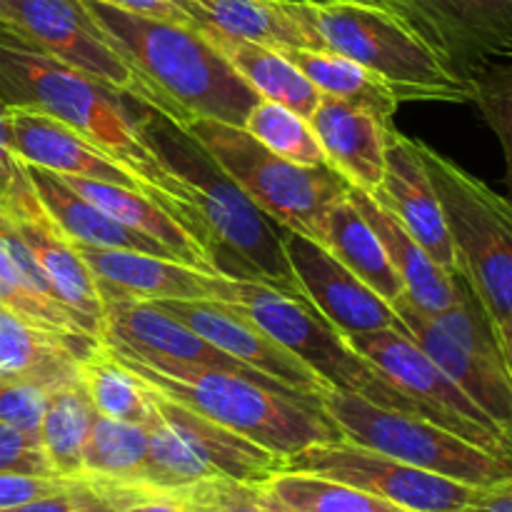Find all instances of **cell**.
Wrapping results in <instances>:
<instances>
[{"instance_id": "5bb4252c", "label": "cell", "mask_w": 512, "mask_h": 512, "mask_svg": "<svg viewBox=\"0 0 512 512\" xmlns=\"http://www.w3.org/2000/svg\"><path fill=\"white\" fill-rule=\"evenodd\" d=\"M105 323H103V345H108L115 353H123L128 358L143 360V363H178V365H195V368L225 370V373L243 375V378L255 380L275 393L298 395L293 390L283 388L275 380L255 373L253 368L235 360L233 355L223 353L213 343L190 330L173 315L160 310L158 305L143 303V300L130 298H105ZM308 400V398H303ZM313 403V400H308ZM320 405V403H315Z\"/></svg>"}, {"instance_id": "f1b7e54d", "label": "cell", "mask_w": 512, "mask_h": 512, "mask_svg": "<svg viewBox=\"0 0 512 512\" xmlns=\"http://www.w3.org/2000/svg\"><path fill=\"white\" fill-rule=\"evenodd\" d=\"M198 30L263 100L285 105L303 118H310L313 110L318 108V88L280 50L265 48L253 40L215 33V30Z\"/></svg>"}, {"instance_id": "816d5d0a", "label": "cell", "mask_w": 512, "mask_h": 512, "mask_svg": "<svg viewBox=\"0 0 512 512\" xmlns=\"http://www.w3.org/2000/svg\"><path fill=\"white\" fill-rule=\"evenodd\" d=\"M295 3H303V0H295Z\"/></svg>"}, {"instance_id": "60d3db41", "label": "cell", "mask_w": 512, "mask_h": 512, "mask_svg": "<svg viewBox=\"0 0 512 512\" xmlns=\"http://www.w3.org/2000/svg\"><path fill=\"white\" fill-rule=\"evenodd\" d=\"M50 390L23 380L0 378V423H8L23 433L38 435L48 408Z\"/></svg>"}, {"instance_id": "277c9868", "label": "cell", "mask_w": 512, "mask_h": 512, "mask_svg": "<svg viewBox=\"0 0 512 512\" xmlns=\"http://www.w3.org/2000/svg\"><path fill=\"white\" fill-rule=\"evenodd\" d=\"M113 355L165 398L253 440L283 460L310 445L343 438L320 405L298 395L275 393L243 375L163 360L143 363L115 350Z\"/></svg>"}, {"instance_id": "30bf717a", "label": "cell", "mask_w": 512, "mask_h": 512, "mask_svg": "<svg viewBox=\"0 0 512 512\" xmlns=\"http://www.w3.org/2000/svg\"><path fill=\"white\" fill-rule=\"evenodd\" d=\"M345 340L400 393L413 398L423 408L425 418L512 465V443L503 430L423 353L410 335L400 330H373L345 335Z\"/></svg>"}, {"instance_id": "d590c367", "label": "cell", "mask_w": 512, "mask_h": 512, "mask_svg": "<svg viewBox=\"0 0 512 512\" xmlns=\"http://www.w3.org/2000/svg\"><path fill=\"white\" fill-rule=\"evenodd\" d=\"M145 428H148V455H145L143 480H140L143 488L155 490V493H180L203 480L218 478L208 465L200 463L188 443L160 418L158 410Z\"/></svg>"}, {"instance_id": "4fadbf2b", "label": "cell", "mask_w": 512, "mask_h": 512, "mask_svg": "<svg viewBox=\"0 0 512 512\" xmlns=\"http://www.w3.org/2000/svg\"><path fill=\"white\" fill-rule=\"evenodd\" d=\"M388 5L463 80L480 65L512 53V0H388Z\"/></svg>"}, {"instance_id": "7dc6e473", "label": "cell", "mask_w": 512, "mask_h": 512, "mask_svg": "<svg viewBox=\"0 0 512 512\" xmlns=\"http://www.w3.org/2000/svg\"><path fill=\"white\" fill-rule=\"evenodd\" d=\"M123 512H193V508L180 493H153Z\"/></svg>"}, {"instance_id": "d4e9b609", "label": "cell", "mask_w": 512, "mask_h": 512, "mask_svg": "<svg viewBox=\"0 0 512 512\" xmlns=\"http://www.w3.org/2000/svg\"><path fill=\"white\" fill-rule=\"evenodd\" d=\"M155 410L188 443V448L198 455L200 463L208 465L218 478L263 485L283 470L285 460L280 455L270 453V450L255 445L253 440L213 423L210 418L175 403V400L165 398L158 390H155Z\"/></svg>"}, {"instance_id": "7bdbcfd3", "label": "cell", "mask_w": 512, "mask_h": 512, "mask_svg": "<svg viewBox=\"0 0 512 512\" xmlns=\"http://www.w3.org/2000/svg\"><path fill=\"white\" fill-rule=\"evenodd\" d=\"M80 478H60V475H23L0 473V510L28 505L33 500L58 495L73 488Z\"/></svg>"}, {"instance_id": "b9f144b4", "label": "cell", "mask_w": 512, "mask_h": 512, "mask_svg": "<svg viewBox=\"0 0 512 512\" xmlns=\"http://www.w3.org/2000/svg\"><path fill=\"white\" fill-rule=\"evenodd\" d=\"M0 473L55 475V470L45 458L38 435L0 423Z\"/></svg>"}, {"instance_id": "603a6c76", "label": "cell", "mask_w": 512, "mask_h": 512, "mask_svg": "<svg viewBox=\"0 0 512 512\" xmlns=\"http://www.w3.org/2000/svg\"><path fill=\"white\" fill-rule=\"evenodd\" d=\"M308 120L323 145L325 165L350 188L373 195L383 183L385 140L393 125L330 95H320L318 108Z\"/></svg>"}, {"instance_id": "7a4b0ae2", "label": "cell", "mask_w": 512, "mask_h": 512, "mask_svg": "<svg viewBox=\"0 0 512 512\" xmlns=\"http://www.w3.org/2000/svg\"><path fill=\"white\" fill-rule=\"evenodd\" d=\"M85 5L143 85L140 103L180 128L195 120L243 128L260 95L195 25L133 13L105 0Z\"/></svg>"}, {"instance_id": "cb8c5ba5", "label": "cell", "mask_w": 512, "mask_h": 512, "mask_svg": "<svg viewBox=\"0 0 512 512\" xmlns=\"http://www.w3.org/2000/svg\"><path fill=\"white\" fill-rule=\"evenodd\" d=\"M195 28L253 40L275 50H325L295 0H173Z\"/></svg>"}, {"instance_id": "6da1fadb", "label": "cell", "mask_w": 512, "mask_h": 512, "mask_svg": "<svg viewBox=\"0 0 512 512\" xmlns=\"http://www.w3.org/2000/svg\"><path fill=\"white\" fill-rule=\"evenodd\" d=\"M0 100L8 108L38 110L70 125L128 168L143 183L145 195L163 205L195 238L183 188L148 148L123 95L33 48L5 25H0Z\"/></svg>"}, {"instance_id": "ac0fdd59", "label": "cell", "mask_w": 512, "mask_h": 512, "mask_svg": "<svg viewBox=\"0 0 512 512\" xmlns=\"http://www.w3.org/2000/svg\"><path fill=\"white\" fill-rule=\"evenodd\" d=\"M0 213L15 225L20 238L33 250L35 260L43 268V273L48 275L58 298L68 308H73L75 313L83 315L85 320H90L98 328L100 338H103L105 303L103 295H100L98 280H95L93 270L88 268L83 255L78 253L73 240L60 233L48 210L43 208L33 185H30L25 165L18 183L10 188L5 198H0Z\"/></svg>"}, {"instance_id": "d6a6232c", "label": "cell", "mask_w": 512, "mask_h": 512, "mask_svg": "<svg viewBox=\"0 0 512 512\" xmlns=\"http://www.w3.org/2000/svg\"><path fill=\"white\" fill-rule=\"evenodd\" d=\"M98 410L83 383L50 390L40 425V445L60 478H83V450Z\"/></svg>"}, {"instance_id": "484cf974", "label": "cell", "mask_w": 512, "mask_h": 512, "mask_svg": "<svg viewBox=\"0 0 512 512\" xmlns=\"http://www.w3.org/2000/svg\"><path fill=\"white\" fill-rule=\"evenodd\" d=\"M348 198L353 200L355 208L363 213V218L368 220V225L380 238L390 263L395 265L398 275L403 278L408 298L428 315H440L453 308L460 300V273H445L425 253L423 245L388 210L380 208L368 193L358 188H348Z\"/></svg>"}, {"instance_id": "e575fe53", "label": "cell", "mask_w": 512, "mask_h": 512, "mask_svg": "<svg viewBox=\"0 0 512 512\" xmlns=\"http://www.w3.org/2000/svg\"><path fill=\"white\" fill-rule=\"evenodd\" d=\"M263 485L298 512H408L353 485L313 473L280 470Z\"/></svg>"}, {"instance_id": "8fae6325", "label": "cell", "mask_w": 512, "mask_h": 512, "mask_svg": "<svg viewBox=\"0 0 512 512\" xmlns=\"http://www.w3.org/2000/svg\"><path fill=\"white\" fill-rule=\"evenodd\" d=\"M283 470L323 475L353 485L408 512H458L468 508L485 490L413 468L343 438L310 445L300 453L288 455Z\"/></svg>"}, {"instance_id": "f6af8a7d", "label": "cell", "mask_w": 512, "mask_h": 512, "mask_svg": "<svg viewBox=\"0 0 512 512\" xmlns=\"http://www.w3.org/2000/svg\"><path fill=\"white\" fill-rule=\"evenodd\" d=\"M105 3H113L118 8L133 10V13H143V15H153V18H163V20H175V23H190L188 15L173 3V0H105Z\"/></svg>"}, {"instance_id": "f546056e", "label": "cell", "mask_w": 512, "mask_h": 512, "mask_svg": "<svg viewBox=\"0 0 512 512\" xmlns=\"http://www.w3.org/2000/svg\"><path fill=\"white\" fill-rule=\"evenodd\" d=\"M325 250L335 255L353 275L390 305L405 295V283L390 263L383 243L363 218L353 200L343 195L335 200L325 218Z\"/></svg>"}, {"instance_id": "52a82bcc", "label": "cell", "mask_w": 512, "mask_h": 512, "mask_svg": "<svg viewBox=\"0 0 512 512\" xmlns=\"http://www.w3.org/2000/svg\"><path fill=\"white\" fill-rule=\"evenodd\" d=\"M185 130L273 223L325 248L330 205L348 195L350 188L335 170L328 165L305 168L290 163L240 125L195 120Z\"/></svg>"}, {"instance_id": "9a60e30c", "label": "cell", "mask_w": 512, "mask_h": 512, "mask_svg": "<svg viewBox=\"0 0 512 512\" xmlns=\"http://www.w3.org/2000/svg\"><path fill=\"white\" fill-rule=\"evenodd\" d=\"M153 305L203 335L215 348L253 368L255 373L275 380L283 388L300 393L313 403H320V395L330 390L323 378H318L303 360L295 358L278 340L270 338L238 305L210 303V300H160Z\"/></svg>"}, {"instance_id": "bcb514c9", "label": "cell", "mask_w": 512, "mask_h": 512, "mask_svg": "<svg viewBox=\"0 0 512 512\" xmlns=\"http://www.w3.org/2000/svg\"><path fill=\"white\" fill-rule=\"evenodd\" d=\"M458 512H512V478L485 488L468 508Z\"/></svg>"}, {"instance_id": "ba28073f", "label": "cell", "mask_w": 512, "mask_h": 512, "mask_svg": "<svg viewBox=\"0 0 512 512\" xmlns=\"http://www.w3.org/2000/svg\"><path fill=\"white\" fill-rule=\"evenodd\" d=\"M320 408L343 440L413 468L475 488H493L512 478L510 463L420 415L383 408L363 395L335 388L320 395Z\"/></svg>"}, {"instance_id": "ffe728a7", "label": "cell", "mask_w": 512, "mask_h": 512, "mask_svg": "<svg viewBox=\"0 0 512 512\" xmlns=\"http://www.w3.org/2000/svg\"><path fill=\"white\" fill-rule=\"evenodd\" d=\"M393 310L403 325L400 333L410 335L512 443V378L505 360L473 353L460 345L433 315L420 310L408 293L395 300Z\"/></svg>"}, {"instance_id": "1f68e13d", "label": "cell", "mask_w": 512, "mask_h": 512, "mask_svg": "<svg viewBox=\"0 0 512 512\" xmlns=\"http://www.w3.org/2000/svg\"><path fill=\"white\" fill-rule=\"evenodd\" d=\"M80 383L103 418L135 425H150L155 418L153 385L125 368L108 345L100 343L88 358L80 360Z\"/></svg>"}, {"instance_id": "d6986e66", "label": "cell", "mask_w": 512, "mask_h": 512, "mask_svg": "<svg viewBox=\"0 0 512 512\" xmlns=\"http://www.w3.org/2000/svg\"><path fill=\"white\" fill-rule=\"evenodd\" d=\"M370 198L388 210L445 273H460L458 253L445 223L443 205L420 158L418 143L400 133L395 125L388 130L385 140L383 183Z\"/></svg>"}, {"instance_id": "8992f818", "label": "cell", "mask_w": 512, "mask_h": 512, "mask_svg": "<svg viewBox=\"0 0 512 512\" xmlns=\"http://www.w3.org/2000/svg\"><path fill=\"white\" fill-rule=\"evenodd\" d=\"M298 10L318 30L325 50L378 75L400 103H470L473 98L468 80L455 75L393 10L358 3H298Z\"/></svg>"}, {"instance_id": "9c48e42d", "label": "cell", "mask_w": 512, "mask_h": 512, "mask_svg": "<svg viewBox=\"0 0 512 512\" xmlns=\"http://www.w3.org/2000/svg\"><path fill=\"white\" fill-rule=\"evenodd\" d=\"M235 305L270 338L303 360L330 388L363 395L383 408L425 418L423 408L385 380L363 355L355 353L345 335L303 295H290L260 280H240Z\"/></svg>"}, {"instance_id": "7402d4cb", "label": "cell", "mask_w": 512, "mask_h": 512, "mask_svg": "<svg viewBox=\"0 0 512 512\" xmlns=\"http://www.w3.org/2000/svg\"><path fill=\"white\" fill-rule=\"evenodd\" d=\"M103 340L70 335L23 318L0 303V378L23 380L45 390L80 380V360Z\"/></svg>"}, {"instance_id": "2e32d148", "label": "cell", "mask_w": 512, "mask_h": 512, "mask_svg": "<svg viewBox=\"0 0 512 512\" xmlns=\"http://www.w3.org/2000/svg\"><path fill=\"white\" fill-rule=\"evenodd\" d=\"M78 253L93 270L100 295L105 298H130L143 303L160 300H210V303L235 305L238 278L185 265L173 258L138 253V250H105L78 245Z\"/></svg>"}, {"instance_id": "ee69618b", "label": "cell", "mask_w": 512, "mask_h": 512, "mask_svg": "<svg viewBox=\"0 0 512 512\" xmlns=\"http://www.w3.org/2000/svg\"><path fill=\"white\" fill-rule=\"evenodd\" d=\"M8 135V105L0 100V198H5L23 175V163L10 153Z\"/></svg>"}, {"instance_id": "4dcf8cb0", "label": "cell", "mask_w": 512, "mask_h": 512, "mask_svg": "<svg viewBox=\"0 0 512 512\" xmlns=\"http://www.w3.org/2000/svg\"><path fill=\"white\" fill-rule=\"evenodd\" d=\"M280 53L318 88L320 95L343 100V103L355 105V108L368 110L375 118L383 120L385 125H395L393 115L398 110L400 100L395 98L393 90L378 75L365 70L360 63L333 53V50L290 48L280 50Z\"/></svg>"}, {"instance_id": "e0dca14e", "label": "cell", "mask_w": 512, "mask_h": 512, "mask_svg": "<svg viewBox=\"0 0 512 512\" xmlns=\"http://www.w3.org/2000/svg\"><path fill=\"white\" fill-rule=\"evenodd\" d=\"M280 240L300 295L340 333L403 330L393 305L350 273L330 250L290 230H283Z\"/></svg>"}, {"instance_id": "681fc988", "label": "cell", "mask_w": 512, "mask_h": 512, "mask_svg": "<svg viewBox=\"0 0 512 512\" xmlns=\"http://www.w3.org/2000/svg\"><path fill=\"white\" fill-rule=\"evenodd\" d=\"M303 3H315V5H325V3H358V5H375V8L390 10L388 0H303Z\"/></svg>"}, {"instance_id": "74e56055", "label": "cell", "mask_w": 512, "mask_h": 512, "mask_svg": "<svg viewBox=\"0 0 512 512\" xmlns=\"http://www.w3.org/2000/svg\"><path fill=\"white\" fill-rule=\"evenodd\" d=\"M473 98L488 128L498 138L505 160V183L512 200V53L480 65L468 78Z\"/></svg>"}, {"instance_id": "44dd1931", "label": "cell", "mask_w": 512, "mask_h": 512, "mask_svg": "<svg viewBox=\"0 0 512 512\" xmlns=\"http://www.w3.org/2000/svg\"><path fill=\"white\" fill-rule=\"evenodd\" d=\"M8 133L10 153L20 163L55 175H75L143 190V183L128 168L50 115L28 108H8Z\"/></svg>"}, {"instance_id": "f35d334b", "label": "cell", "mask_w": 512, "mask_h": 512, "mask_svg": "<svg viewBox=\"0 0 512 512\" xmlns=\"http://www.w3.org/2000/svg\"><path fill=\"white\" fill-rule=\"evenodd\" d=\"M0 303L5 308L15 310L18 315H23V318L33 320V323L45 325V328L63 330V333L70 335H90V338L100 340L98 328L90 320H85L83 315L70 308H63V305L48 303V300L35 295L30 288H25L15 265L5 255L3 245H0Z\"/></svg>"}, {"instance_id": "836d02e7", "label": "cell", "mask_w": 512, "mask_h": 512, "mask_svg": "<svg viewBox=\"0 0 512 512\" xmlns=\"http://www.w3.org/2000/svg\"><path fill=\"white\" fill-rule=\"evenodd\" d=\"M148 455V428L98 415L83 450V478L140 485Z\"/></svg>"}, {"instance_id": "3957f363", "label": "cell", "mask_w": 512, "mask_h": 512, "mask_svg": "<svg viewBox=\"0 0 512 512\" xmlns=\"http://www.w3.org/2000/svg\"><path fill=\"white\" fill-rule=\"evenodd\" d=\"M140 105L143 108L135 113L140 135L183 188L195 240L215 268L223 273L225 260H235L238 280H260L290 295H300L283 240L275 235L278 223L240 190L188 130L155 113L150 105Z\"/></svg>"}, {"instance_id": "ab89813d", "label": "cell", "mask_w": 512, "mask_h": 512, "mask_svg": "<svg viewBox=\"0 0 512 512\" xmlns=\"http://www.w3.org/2000/svg\"><path fill=\"white\" fill-rule=\"evenodd\" d=\"M193 512H265L260 503V485L235 483L228 478L203 480L180 490Z\"/></svg>"}, {"instance_id": "83f0119b", "label": "cell", "mask_w": 512, "mask_h": 512, "mask_svg": "<svg viewBox=\"0 0 512 512\" xmlns=\"http://www.w3.org/2000/svg\"><path fill=\"white\" fill-rule=\"evenodd\" d=\"M68 188L75 193L83 195L93 205H98L103 213L115 218L118 223L128 225V228L138 230V233L148 235L155 243L163 245L165 250L173 253L175 260L193 268L205 270V273H220L215 268L213 260L208 258L198 240L168 213L160 203H155L150 195L143 190L125 188V185L103 183V180H90V178H75V175H60Z\"/></svg>"}, {"instance_id": "4316f807", "label": "cell", "mask_w": 512, "mask_h": 512, "mask_svg": "<svg viewBox=\"0 0 512 512\" xmlns=\"http://www.w3.org/2000/svg\"><path fill=\"white\" fill-rule=\"evenodd\" d=\"M25 173H28L30 185H33L35 195L40 198L43 208L53 218V223L73 243L105 250H138V253L173 258V253L165 250L160 243H155L153 238L118 223L108 213H103L98 205H93L83 195L75 193L73 188H68L60 175L43 168H35V165H25Z\"/></svg>"}, {"instance_id": "8d00e7d4", "label": "cell", "mask_w": 512, "mask_h": 512, "mask_svg": "<svg viewBox=\"0 0 512 512\" xmlns=\"http://www.w3.org/2000/svg\"><path fill=\"white\" fill-rule=\"evenodd\" d=\"M243 128L265 148L290 163L305 165V168L325 165L323 145H320L310 120L285 105L260 98L245 118Z\"/></svg>"}, {"instance_id": "5b68a950", "label": "cell", "mask_w": 512, "mask_h": 512, "mask_svg": "<svg viewBox=\"0 0 512 512\" xmlns=\"http://www.w3.org/2000/svg\"><path fill=\"white\" fill-rule=\"evenodd\" d=\"M418 153L435 185L458 268L483 308L503 358L512 350V200L423 140Z\"/></svg>"}, {"instance_id": "c3c4849f", "label": "cell", "mask_w": 512, "mask_h": 512, "mask_svg": "<svg viewBox=\"0 0 512 512\" xmlns=\"http://www.w3.org/2000/svg\"><path fill=\"white\" fill-rule=\"evenodd\" d=\"M260 503H263L265 512H298V510L290 508V505H285L280 498H275V495L270 493L265 485H260Z\"/></svg>"}, {"instance_id": "7c38bea8", "label": "cell", "mask_w": 512, "mask_h": 512, "mask_svg": "<svg viewBox=\"0 0 512 512\" xmlns=\"http://www.w3.org/2000/svg\"><path fill=\"white\" fill-rule=\"evenodd\" d=\"M0 25L33 48L83 70L115 93L143 100V85L85 0H0Z\"/></svg>"}, {"instance_id": "f907efd6", "label": "cell", "mask_w": 512, "mask_h": 512, "mask_svg": "<svg viewBox=\"0 0 512 512\" xmlns=\"http://www.w3.org/2000/svg\"><path fill=\"white\" fill-rule=\"evenodd\" d=\"M508 370H510V378H512V350H510V355H508Z\"/></svg>"}]
</instances>
